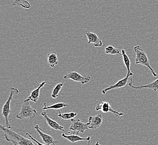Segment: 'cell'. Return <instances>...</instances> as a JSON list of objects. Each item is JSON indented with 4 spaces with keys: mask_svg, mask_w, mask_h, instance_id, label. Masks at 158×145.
<instances>
[{
    "mask_svg": "<svg viewBox=\"0 0 158 145\" xmlns=\"http://www.w3.org/2000/svg\"><path fill=\"white\" fill-rule=\"evenodd\" d=\"M1 129L3 132L5 138L7 141L12 142L14 145H35L31 139L20 135L15 131L7 128L2 124L0 125Z\"/></svg>",
    "mask_w": 158,
    "mask_h": 145,
    "instance_id": "cell-1",
    "label": "cell"
},
{
    "mask_svg": "<svg viewBox=\"0 0 158 145\" xmlns=\"http://www.w3.org/2000/svg\"><path fill=\"white\" fill-rule=\"evenodd\" d=\"M134 52L136 54V58H135L136 64H141L143 66L148 67L149 69L150 70L152 76L155 77L157 76V74L155 72L154 70L152 69V67L150 65L148 55L145 51L141 48V47L139 45L135 46L134 47Z\"/></svg>",
    "mask_w": 158,
    "mask_h": 145,
    "instance_id": "cell-2",
    "label": "cell"
},
{
    "mask_svg": "<svg viewBox=\"0 0 158 145\" xmlns=\"http://www.w3.org/2000/svg\"><path fill=\"white\" fill-rule=\"evenodd\" d=\"M30 100H25L21 106L20 111L18 115H16V118L19 120H24L25 118H29L30 119H34L37 115L36 109H33L29 102Z\"/></svg>",
    "mask_w": 158,
    "mask_h": 145,
    "instance_id": "cell-3",
    "label": "cell"
},
{
    "mask_svg": "<svg viewBox=\"0 0 158 145\" xmlns=\"http://www.w3.org/2000/svg\"><path fill=\"white\" fill-rule=\"evenodd\" d=\"M20 92V91L17 88L12 87L10 89V94L9 97L7 100L6 101L5 104L3 105V108H2V115L4 117L6 121V126L7 128L11 129V126L9 123V116L11 112V109H10V104L11 100L13 99V96L15 94H17Z\"/></svg>",
    "mask_w": 158,
    "mask_h": 145,
    "instance_id": "cell-4",
    "label": "cell"
},
{
    "mask_svg": "<svg viewBox=\"0 0 158 145\" xmlns=\"http://www.w3.org/2000/svg\"><path fill=\"white\" fill-rule=\"evenodd\" d=\"M72 124L70 127V130L73 131V134L76 132V135H79L80 132L84 133L85 131L89 130L88 128V123H84L80 119L78 120H71Z\"/></svg>",
    "mask_w": 158,
    "mask_h": 145,
    "instance_id": "cell-5",
    "label": "cell"
},
{
    "mask_svg": "<svg viewBox=\"0 0 158 145\" xmlns=\"http://www.w3.org/2000/svg\"><path fill=\"white\" fill-rule=\"evenodd\" d=\"M95 110H96V111H101L105 113H108L109 112H111L116 115V116L117 117H121V116H123V115H125L124 112H118L117 111L114 110L112 108L111 106L110 105V103L108 102H100V103L98 104L95 107Z\"/></svg>",
    "mask_w": 158,
    "mask_h": 145,
    "instance_id": "cell-6",
    "label": "cell"
},
{
    "mask_svg": "<svg viewBox=\"0 0 158 145\" xmlns=\"http://www.w3.org/2000/svg\"><path fill=\"white\" fill-rule=\"evenodd\" d=\"M64 79H71L75 82H80L83 85L90 82L91 79L90 76H83L76 72H69L64 76Z\"/></svg>",
    "mask_w": 158,
    "mask_h": 145,
    "instance_id": "cell-7",
    "label": "cell"
},
{
    "mask_svg": "<svg viewBox=\"0 0 158 145\" xmlns=\"http://www.w3.org/2000/svg\"><path fill=\"white\" fill-rule=\"evenodd\" d=\"M35 130H36L37 132L40 135V137L42 138L44 143L47 145H56V143H58V141H55L54 138L47 133H44L42 129L40 128L38 124H37L34 126Z\"/></svg>",
    "mask_w": 158,
    "mask_h": 145,
    "instance_id": "cell-8",
    "label": "cell"
},
{
    "mask_svg": "<svg viewBox=\"0 0 158 145\" xmlns=\"http://www.w3.org/2000/svg\"><path fill=\"white\" fill-rule=\"evenodd\" d=\"M88 128L89 130H96L101 126L103 123V116L101 114L90 116L89 117Z\"/></svg>",
    "mask_w": 158,
    "mask_h": 145,
    "instance_id": "cell-9",
    "label": "cell"
},
{
    "mask_svg": "<svg viewBox=\"0 0 158 145\" xmlns=\"http://www.w3.org/2000/svg\"><path fill=\"white\" fill-rule=\"evenodd\" d=\"M43 117L45 119V125L47 124L49 127L52 128L53 130H56V131H61L64 132L65 130L62 126L59 124L57 122L53 120L52 119L49 118L48 115L46 112H43L41 113Z\"/></svg>",
    "mask_w": 158,
    "mask_h": 145,
    "instance_id": "cell-10",
    "label": "cell"
},
{
    "mask_svg": "<svg viewBox=\"0 0 158 145\" xmlns=\"http://www.w3.org/2000/svg\"><path fill=\"white\" fill-rule=\"evenodd\" d=\"M131 76L130 74H127V76L125 78L122 79L120 80H119L118 82H117L115 84L112 85L110 86V87H108V88L104 89L103 90L102 92V94H106V92H108V91H111L112 89H118V88L124 87L127 85L128 81L130 79V77Z\"/></svg>",
    "mask_w": 158,
    "mask_h": 145,
    "instance_id": "cell-11",
    "label": "cell"
},
{
    "mask_svg": "<svg viewBox=\"0 0 158 145\" xmlns=\"http://www.w3.org/2000/svg\"><path fill=\"white\" fill-rule=\"evenodd\" d=\"M133 79H131V82L128 84V85L130 87L134 88L135 89H152V91L157 92L158 91V79L155 80V81L152 82V83L148 84L141 85L140 86H134L133 85Z\"/></svg>",
    "mask_w": 158,
    "mask_h": 145,
    "instance_id": "cell-12",
    "label": "cell"
},
{
    "mask_svg": "<svg viewBox=\"0 0 158 145\" xmlns=\"http://www.w3.org/2000/svg\"><path fill=\"white\" fill-rule=\"evenodd\" d=\"M86 35L88 39L89 44H94L95 47H100L103 45V42L102 39L99 38V37L97 35L94 33H91L89 31H86Z\"/></svg>",
    "mask_w": 158,
    "mask_h": 145,
    "instance_id": "cell-13",
    "label": "cell"
},
{
    "mask_svg": "<svg viewBox=\"0 0 158 145\" xmlns=\"http://www.w3.org/2000/svg\"><path fill=\"white\" fill-rule=\"evenodd\" d=\"M48 84H47L46 82H43L42 83L39 84L38 85V87L35 89H34L33 92H31V95L29 96L27 100L32 101L35 103L37 102L40 98V89L45 86H48Z\"/></svg>",
    "mask_w": 158,
    "mask_h": 145,
    "instance_id": "cell-14",
    "label": "cell"
},
{
    "mask_svg": "<svg viewBox=\"0 0 158 145\" xmlns=\"http://www.w3.org/2000/svg\"><path fill=\"white\" fill-rule=\"evenodd\" d=\"M62 136L69 140L70 142H72V143H75V142H79V141H86L88 142V145H89L90 141H91V137L90 136H88L86 138H82L81 137H79L78 135H66L64 133H62Z\"/></svg>",
    "mask_w": 158,
    "mask_h": 145,
    "instance_id": "cell-15",
    "label": "cell"
},
{
    "mask_svg": "<svg viewBox=\"0 0 158 145\" xmlns=\"http://www.w3.org/2000/svg\"><path fill=\"white\" fill-rule=\"evenodd\" d=\"M122 55L123 59V62L125 64V66L126 67V69L127 70V74H130L131 76H133V73L131 72L130 68H131V61L130 60V58L128 57L127 54H126V52L125 49L122 50Z\"/></svg>",
    "mask_w": 158,
    "mask_h": 145,
    "instance_id": "cell-16",
    "label": "cell"
},
{
    "mask_svg": "<svg viewBox=\"0 0 158 145\" xmlns=\"http://www.w3.org/2000/svg\"><path fill=\"white\" fill-rule=\"evenodd\" d=\"M58 63V58L56 52H53L48 54V63L51 68L55 67Z\"/></svg>",
    "mask_w": 158,
    "mask_h": 145,
    "instance_id": "cell-17",
    "label": "cell"
},
{
    "mask_svg": "<svg viewBox=\"0 0 158 145\" xmlns=\"http://www.w3.org/2000/svg\"><path fill=\"white\" fill-rule=\"evenodd\" d=\"M69 106V104L66 103H62V102H58L52 104L51 106H47L46 103H44V107L43 108V110H47V109H58L63 108L64 107H66Z\"/></svg>",
    "mask_w": 158,
    "mask_h": 145,
    "instance_id": "cell-18",
    "label": "cell"
},
{
    "mask_svg": "<svg viewBox=\"0 0 158 145\" xmlns=\"http://www.w3.org/2000/svg\"><path fill=\"white\" fill-rule=\"evenodd\" d=\"M77 114L75 112H71L69 113H62L61 111L59 110V113L58 116L59 118H62L64 120H69L73 119L76 117Z\"/></svg>",
    "mask_w": 158,
    "mask_h": 145,
    "instance_id": "cell-19",
    "label": "cell"
},
{
    "mask_svg": "<svg viewBox=\"0 0 158 145\" xmlns=\"http://www.w3.org/2000/svg\"><path fill=\"white\" fill-rule=\"evenodd\" d=\"M12 5L20 6L26 9H29L31 7V4L29 2L28 0H15L12 3Z\"/></svg>",
    "mask_w": 158,
    "mask_h": 145,
    "instance_id": "cell-20",
    "label": "cell"
},
{
    "mask_svg": "<svg viewBox=\"0 0 158 145\" xmlns=\"http://www.w3.org/2000/svg\"><path fill=\"white\" fill-rule=\"evenodd\" d=\"M105 53L107 54L122 55L118 49L111 45L106 46L105 49Z\"/></svg>",
    "mask_w": 158,
    "mask_h": 145,
    "instance_id": "cell-21",
    "label": "cell"
},
{
    "mask_svg": "<svg viewBox=\"0 0 158 145\" xmlns=\"http://www.w3.org/2000/svg\"><path fill=\"white\" fill-rule=\"evenodd\" d=\"M64 83H58V84L56 85V86L55 87L54 89H53V91H52L51 96H52L53 98L56 99L58 97L59 93L61 91V89L64 87Z\"/></svg>",
    "mask_w": 158,
    "mask_h": 145,
    "instance_id": "cell-22",
    "label": "cell"
},
{
    "mask_svg": "<svg viewBox=\"0 0 158 145\" xmlns=\"http://www.w3.org/2000/svg\"><path fill=\"white\" fill-rule=\"evenodd\" d=\"M26 136H28V137H29L31 140H33L34 142H35L38 145H46V144H44H44H42V143H40L39 141H37V139H34L33 136L31 135L29 133H27H27H26Z\"/></svg>",
    "mask_w": 158,
    "mask_h": 145,
    "instance_id": "cell-23",
    "label": "cell"
},
{
    "mask_svg": "<svg viewBox=\"0 0 158 145\" xmlns=\"http://www.w3.org/2000/svg\"><path fill=\"white\" fill-rule=\"evenodd\" d=\"M95 145H100V143H99V142H98H98H97V143H95Z\"/></svg>",
    "mask_w": 158,
    "mask_h": 145,
    "instance_id": "cell-24",
    "label": "cell"
},
{
    "mask_svg": "<svg viewBox=\"0 0 158 145\" xmlns=\"http://www.w3.org/2000/svg\"></svg>",
    "mask_w": 158,
    "mask_h": 145,
    "instance_id": "cell-25",
    "label": "cell"
}]
</instances>
